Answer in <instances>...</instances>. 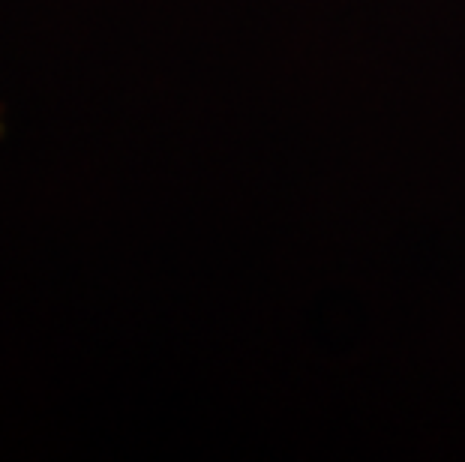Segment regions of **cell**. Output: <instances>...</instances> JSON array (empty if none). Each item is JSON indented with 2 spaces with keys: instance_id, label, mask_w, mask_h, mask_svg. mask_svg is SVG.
Listing matches in <instances>:
<instances>
[{
  "instance_id": "cell-1",
  "label": "cell",
  "mask_w": 465,
  "mask_h": 462,
  "mask_svg": "<svg viewBox=\"0 0 465 462\" xmlns=\"http://www.w3.org/2000/svg\"><path fill=\"white\" fill-rule=\"evenodd\" d=\"M6 133H9V123H6V108L0 105V142L6 139Z\"/></svg>"
}]
</instances>
